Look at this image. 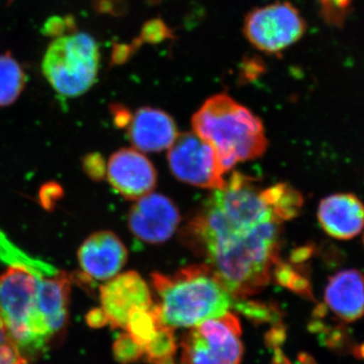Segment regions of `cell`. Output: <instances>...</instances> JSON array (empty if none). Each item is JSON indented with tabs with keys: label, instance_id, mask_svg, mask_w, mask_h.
<instances>
[{
	"label": "cell",
	"instance_id": "10",
	"mask_svg": "<svg viewBox=\"0 0 364 364\" xmlns=\"http://www.w3.org/2000/svg\"><path fill=\"white\" fill-rule=\"evenodd\" d=\"M181 223L178 208L160 193L144 196L136 200L129 214V228L139 240L149 244L168 241Z\"/></svg>",
	"mask_w": 364,
	"mask_h": 364
},
{
	"label": "cell",
	"instance_id": "9",
	"mask_svg": "<svg viewBox=\"0 0 364 364\" xmlns=\"http://www.w3.org/2000/svg\"><path fill=\"white\" fill-rule=\"evenodd\" d=\"M100 304L109 324L126 329L131 314L152 308L150 289L140 274L128 272L117 274L100 287Z\"/></svg>",
	"mask_w": 364,
	"mask_h": 364
},
{
	"label": "cell",
	"instance_id": "12",
	"mask_svg": "<svg viewBox=\"0 0 364 364\" xmlns=\"http://www.w3.org/2000/svg\"><path fill=\"white\" fill-rule=\"evenodd\" d=\"M77 257L85 275L98 282H107L123 269L128 260V250L116 234L100 231L81 244Z\"/></svg>",
	"mask_w": 364,
	"mask_h": 364
},
{
	"label": "cell",
	"instance_id": "7",
	"mask_svg": "<svg viewBox=\"0 0 364 364\" xmlns=\"http://www.w3.org/2000/svg\"><path fill=\"white\" fill-rule=\"evenodd\" d=\"M306 21L289 2H274L250 11L244 21V35L260 51L275 54L298 42Z\"/></svg>",
	"mask_w": 364,
	"mask_h": 364
},
{
	"label": "cell",
	"instance_id": "19",
	"mask_svg": "<svg viewBox=\"0 0 364 364\" xmlns=\"http://www.w3.org/2000/svg\"><path fill=\"white\" fill-rule=\"evenodd\" d=\"M0 364H28L0 317Z\"/></svg>",
	"mask_w": 364,
	"mask_h": 364
},
{
	"label": "cell",
	"instance_id": "5",
	"mask_svg": "<svg viewBox=\"0 0 364 364\" xmlns=\"http://www.w3.org/2000/svg\"><path fill=\"white\" fill-rule=\"evenodd\" d=\"M100 48L85 33L53 41L43 59V74L53 90L64 97L85 95L95 85L100 71Z\"/></svg>",
	"mask_w": 364,
	"mask_h": 364
},
{
	"label": "cell",
	"instance_id": "20",
	"mask_svg": "<svg viewBox=\"0 0 364 364\" xmlns=\"http://www.w3.org/2000/svg\"><path fill=\"white\" fill-rule=\"evenodd\" d=\"M114 354L119 363H128L142 356L144 350L142 347L139 346L130 335L126 333L114 342Z\"/></svg>",
	"mask_w": 364,
	"mask_h": 364
},
{
	"label": "cell",
	"instance_id": "21",
	"mask_svg": "<svg viewBox=\"0 0 364 364\" xmlns=\"http://www.w3.org/2000/svg\"><path fill=\"white\" fill-rule=\"evenodd\" d=\"M87 323L91 327L95 328H100L102 327V326L109 324L102 308H97L90 311L87 316Z\"/></svg>",
	"mask_w": 364,
	"mask_h": 364
},
{
	"label": "cell",
	"instance_id": "4",
	"mask_svg": "<svg viewBox=\"0 0 364 364\" xmlns=\"http://www.w3.org/2000/svg\"><path fill=\"white\" fill-rule=\"evenodd\" d=\"M0 317L23 355L39 353L53 336L37 301V275L21 264L0 275Z\"/></svg>",
	"mask_w": 364,
	"mask_h": 364
},
{
	"label": "cell",
	"instance_id": "8",
	"mask_svg": "<svg viewBox=\"0 0 364 364\" xmlns=\"http://www.w3.org/2000/svg\"><path fill=\"white\" fill-rule=\"evenodd\" d=\"M168 163L172 174L191 186L213 191L226 186L217 153L195 132L177 136L169 148Z\"/></svg>",
	"mask_w": 364,
	"mask_h": 364
},
{
	"label": "cell",
	"instance_id": "16",
	"mask_svg": "<svg viewBox=\"0 0 364 364\" xmlns=\"http://www.w3.org/2000/svg\"><path fill=\"white\" fill-rule=\"evenodd\" d=\"M70 291L71 282L66 273L49 277L37 275L38 308L53 335L65 325Z\"/></svg>",
	"mask_w": 364,
	"mask_h": 364
},
{
	"label": "cell",
	"instance_id": "3",
	"mask_svg": "<svg viewBox=\"0 0 364 364\" xmlns=\"http://www.w3.org/2000/svg\"><path fill=\"white\" fill-rule=\"evenodd\" d=\"M193 128L212 146L225 172L238 162L260 157L267 150L260 119L224 93L205 100L193 114Z\"/></svg>",
	"mask_w": 364,
	"mask_h": 364
},
{
	"label": "cell",
	"instance_id": "18",
	"mask_svg": "<svg viewBox=\"0 0 364 364\" xmlns=\"http://www.w3.org/2000/svg\"><path fill=\"white\" fill-rule=\"evenodd\" d=\"M263 196L282 221L296 217L304 203L301 193L287 184H277L264 189Z\"/></svg>",
	"mask_w": 364,
	"mask_h": 364
},
{
	"label": "cell",
	"instance_id": "22",
	"mask_svg": "<svg viewBox=\"0 0 364 364\" xmlns=\"http://www.w3.org/2000/svg\"><path fill=\"white\" fill-rule=\"evenodd\" d=\"M359 351H360V353H359V355L363 356L364 358V345L360 347V348H358Z\"/></svg>",
	"mask_w": 364,
	"mask_h": 364
},
{
	"label": "cell",
	"instance_id": "17",
	"mask_svg": "<svg viewBox=\"0 0 364 364\" xmlns=\"http://www.w3.org/2000/svg\"><path fill=\"white\" fill-rule=\"evenodd\" d=\"M26 83V72L11 53L0 55V107L14 105Z\"/></svg>",
	"mask_w": 364,
	"mask_h": 364
},
{
	"label": "cell",
	"instance_id": "1",
	"mask_svg": "<svg viewBox=\"0 0 364 364\" xmlns=\"http://www.w3.org/2000/svg\"><path fill=\"white\" fill-rule=\"evenodd\" d=\"M282 222L262 189L235 172L213 191L183 236L229 294L246 299L269 284L279 263Z\"/></svg>",
	"mask_w": 364,
	"mask_h": 364
},
{
	"label": "cell",
	"instance_id": "15",
	"mask_svg": "<svg viewBox=\"0 0 364 364\" xmlns=\"http://www.w3.org/2000/svg\"><path fill=\"white\" fill-rule=\"evenodd\" d=\"M325 305L336 317L352 323L364 316V273L344 269L330 277L325 287Z\"/></svg>",
	"mask_w": 364,
	"mask_h": 364
},
{
	"label": "cell",
	"instance_id": "23",
	"mask_svg": "<svg viewBox=\"0 0 364 364\" xmlns=\"http://www.w3.org/2000/svg\"><path fill=\"white\" fill-rule=\"evenodd\" d=\"M363 243H364V236H363Z\"/></svg>",
	"mask_w": 364,
	"mask_h": 364
},
{
	"label": "cell",
	"instance_id": "6",
	"mask_svg": "<svg viewBox=\"0 0 364 364\" xmlns=\"http://www.w3.org/2000/svg\"><path fill=\"white\" fill-rule=\"evenodd\" d=\"M240 320L228 312L189 328L181 341L183 364H240L243 358Z\"/></svg>",
	"mask_w": 364,
	"mask_h": 364
},
{
	"label": "cell",
	"instance_id": "14",
	"mask_svg": "<svg viewBox=\"0 0 364 364\" xmlns=\"http://www.w3.org/2000/svg\"><path fill=\"white\" fill-rule=\"evenodd\" d=\"M132 145L142 152L169 149L177 138L173 119L161 109L141 107L126 124Z\"/></svg>",
	"mask_w": 364,
	"mask_h": 364
},
{
	"label": "cell",
	"instance_id": "2",
	"mask_svg": "<svg viewBox=\"0 0 364 364\" xmlns=\"http://www.w3.org/2000/svg\"><path fill=\"white\" fill-rule=\"evenodd\" d=\"M152 284L160 299V325L169 329L195 327L230 312L233 305V296L207 264L184 267L172 275L154 273Z\"/></svg>",
	"mask_w": 364,
	"mask_h": 364
},
{
	"label": "cell",
	"instance_id": "13",
	"mask_svg": "<svg viewBox=\"0 0 364 364\" xmlns=\"http://www.w3.org/2000/svg\"><path fill=\"white\" fill-rule=\"evenodd\" d=\"M318 220L332 238L350 240L363 231L364 203L353 193L326 196L318 205Z\"/></svg>",
	"mask_w": 364,
	"mask_h": 364
},
{
	"label": "cell",
	"instance_id": "11",
	"mask_svg": "<svg viewBox=\"0 0 364 364\" xmlns=\"http://www.w3.org/2000/svg\"><path fill=\"white\" fill-rule=\"evenodd\" d=\"M105 171L112 188L128 200L149 195L156 186L155 167L135 148H123L114 153Z\"/></svg>",
	"mask_w": 364,
	"mask_h": 364
}]
</instances>
